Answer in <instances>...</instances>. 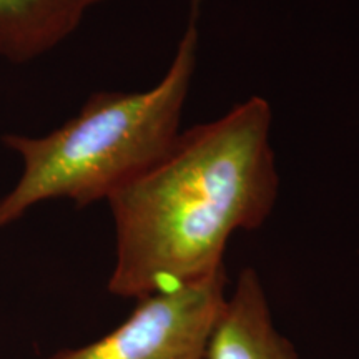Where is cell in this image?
<instances>
[{
	"label": "cell",
	"mask_w": 359,
	"mask_h": 359,
	"mask_svg": "<svg viewBox=\"0 0 359 359\" xmlns=\"http://www.w3.org/2000/svg\"><path fill=\"white\" fill-rule=\"evenodd\" d=\"M271 107L251 97L180 132L145 173L109 196L116 255L109 291L143 299L224 268L230 238L257 230L278 198Z\"/></svg>",
	"instance_id": "cell-1"
},
{
	"label": "cell",
	"mask_w": 359,
	"mask_h": 359,
	"mask_svg": "<svg viewBox=\"0 0 359 359\" xmlns=\"http://www.w3.org/2000/svg\"><path fill=\"white\" fill-rule=\"evenodd\" d=\"M109 0H0V57L29 64L70 37Z\"/></svg>",
	"instance_id": "cell-5"
},
{
	"label": "cell",
	"mask_w": 359,
	"mask_h": 359,
	"mask_svg": "<svg viewBox=\"0 0 359 359\" xmlns=\"http://www.w3.org/2000/svg\"><path fill=\"white\" fill-rule=\"evenodd\" d=\"M205 359H302L275 326L263 283L253 268L243 269L238 276Z\"/></svg>",
	"instance_id": "cell-4"
},
{
	"label": "cell",
	"mask_w": 359,
	"mask_h": 359,
	"mask_svg": "<svg viewBox=\"0 0 359 359\" xmlns=\"http://www.w3.org/2000/svg\"><path fill=\"white\" fill-rule=\"evenodd\" d=\"M201 0L167 74L143 92H95L75 116L43 137L7 133L4 147L22 160L15 187L0 198V230L37 203L72 200L79 208L109 200L151 168L180 135L196 69Z\"/></svg>",
	"instance_id": "cell-2"
},
{
	"label": "cell",
	"mask_w": 359,
	"mask_h": 359,
	"mask_svg": "<svg viewBox=\"0 0 359 359\" xmlns=\"http://www.w3.org/2000/svg\"><path fill=\"white\" fill-rule=\"evenodd\" d=\"M226 271L138 299L133 313L102 339L48 359H205L226 303Z\"/></svg>",
	"instance_id": "cell-3"
}]
</instances>
